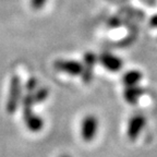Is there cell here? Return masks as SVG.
<instances>
[{
	"label": "cell",
	"instance_id": "6da1fadb",
	"mask_svg": "<svg viewBox=\"0 0 157 157\" xmlns=\"http://www.w3.org/2000/svg\"><path fill=\"white\" fill-rule=\"evenodd\" d=\"M22 96V83L19 75H13L10 81L9 96L7 99L6 109L9 113H14L19 107V103Z\"/></svg>",
	"mask_w": 157,
	"mask_h": 157
},
{
	"label": "cell",
	"instance_id": "7a4b0ae2",
	"mask_svg": "<svg viewBox=\"0 0 157 157\" xmlns=\"http://www.w3.org/2000/svg\"><path fill=\"white\" fill-rule=\"evenodd\" d=\"M98 119L95 116L88 115L82 120L81 124V136L84 142H92L97 134Z\"/></svg>",
	"mask_w": 157,
	"mask_h": 157
},
{
	"label": "cell",
	"instance_id": "3957f363",
	"mask_svg": "<svg viewBox=\"0 0 157 157\" xmlns=\"http://www.w3.org/2000/svg\"><path fill=\"white\" fill-rule=\"evenodd\" d=\"M145 123H146V119L141 113H137V115H134L130 118L127 128V135L129 137V140L134 141L140 135V133L144 129Z\"/></svg>",
	"mask_w": 157,
	"mask_h": 157
},
{
	"label": "cell",
	"instance_id": "277c9868",
	"mask_svg": "<svg viewBox=\"0 0 157 157\" xmlns=\"http://www.w3.org/2000/svg\"><path fill=\"white\" fill-rule=\"evenodd\" d=\"M54 67L57 71L70 75H78L83 72V64L75 60H57Z\"/></svg>",
	"mask_w": 157,
	"mask_h": 157
},
{
	"label": "cell",
	"instance_id": "5b68a950",
	"mask_svg": "<svg viewBox=\"0 0 157 157\" xmlns=\"http://www.w3.org/2000/svg\"><path fill=\"white\" fill-rule=\"evenodd\" d=\"M99 62L105 67L108 71L117 72L119 71L123 66V62L118 57L110 54H103L99 57Z\"/></svg>",
	"mask_w": 157,
	"mask_h": 157
},
{
	"label": "cell",
	"instance_id": "8992f818",
	"mask_svg": "<svg viewBox=\"0 0 157 157\" xmlns=\"http://www.w3.org/2000/svg\"><path fill=\"white\" fill-rule=\"evenodd\" d=\"M84 61H85V67H83V81L85 83H90L93 75V68L96 62V56L92 52H87L84 56Z\"/></svg>",
	"mask_w": 157,
	"mask_h": 157
},
{
	"label": "cell",
	"instance_id": "52a82bcc",
	"mask_svg": "<svg viewBox=\"0 0 157 157\" xmlns=\"http://www.w3.org/2000/svg\"><path fill=\"white\" fill-rule=\"evenodd\" d=\"M143 90L139 86H129L124 90V99L129 104H135L142 96Z\"/></svg>",
	"mask_w": 157,
	"mask_h": 157
},
{
	"label": "cell",
	"instance_id": "ba28073f",
	"mask_svg": "<svg viewBox=\"0 0 157 157\" xmlns=\"http://www.w3.org/2000/svg\"><path fill=\"white\" fill-rule=\"evenodd\" d=\"M142 78V73L136 70H132V71H129L123 75V84H124L127 87L129 86H135L139 82L141 81Z\"/></svg>",
	"mask_w": 157,
	"mask_h": 157
},
{
	"label": "cell",
	"instance_id": "9c48e42d",
	"mask_svg": "<svg viewBox=\"0 0 157 157\" xmlns=\"http://www.w3.org/2000/svg\"><path fill=\"white\" fill-rule=\"evenodd\" d=\"M26 127L29 128L32 132H38L42 130V128L44 127V122H43L42 118L33 113L29 118H27L26 120H24Z\"/></svg>",
	"mask_w": 157,
	"mask_h": 157
},
{
	"label": "cell",
	"instance_id": "30bf717a",
	"mask_svg": "<svg viewBox=\"0 0 157 157\" xmlns=\"http://www.w3.org/2000/svg\"><path fill=\"white\" fill-rule=\"evenodd\" d=\"M48 90L45 87H42L37 90L34 94H33V99H34V103L35 104H38V103H43L44 101H46L47 97H48Z\"/></svg>",
	"mask_w": 157,
	"mask_h": 157
},
{
	"label": "cell",
	"instance_id": "8fae6325",
	"mask_svg": "<svg viewBox=\"0 0 157 157\" xmlns=\"http://www.w3.org/2000/svg\"><path fill=\"white\" fill-rule=\"evenodd\" d=\"M37 84H38V82H37V80L35 78H29V81L26 82V85H25V88H26L27 93H32V92H34L37 87Z\"/></svg>",
	"mask_w": 157,
	"mask_h": 157
},
{
	"label": "cell",
	"instance_id": "7c38bea8",
	"mask_svg": "<svg viewBox=\"0 0 157 157\" xmlns=\"http://www.w3.org/2000/svg\"><path fill=\"white\" fill-rule=\"evenodd\" d=\"M46 1L47 0H31V6L34 10H39L44 7Z\"/></svg>",
	"mask_w": 157,
	"mask_h": 157
},
{
	"label": "cell",
	"instance_id": "4fadbf2b",
	"mask_svg": "<svg viewBox=\"0 0 157 157\" xmlns=\"http://www.w3.org/2000/svg\"><path fill=\"white\" fill-rule=\"evenodd\" d=\"M151 24H152L153 26H157V17H153L152 21H151Z\"/></svg>",
	"mask_w": 157,
	"mask_h": 157
},
{
	"label": "cell",
	"instance_id": "5bb4252c",
	"mask_svg": "<svg viewBox=\"0 0 157 157\" xmlns=\"http://www.w3.org/2000/svg\"><path fill=\"white\" fill-rule=\"evenodd\" d=\"M60 157H70V156H68V155H62V156H60Z\"/></svg>",
	"mask_w": 157,
	"mask_h": 157
}]
</instances>
